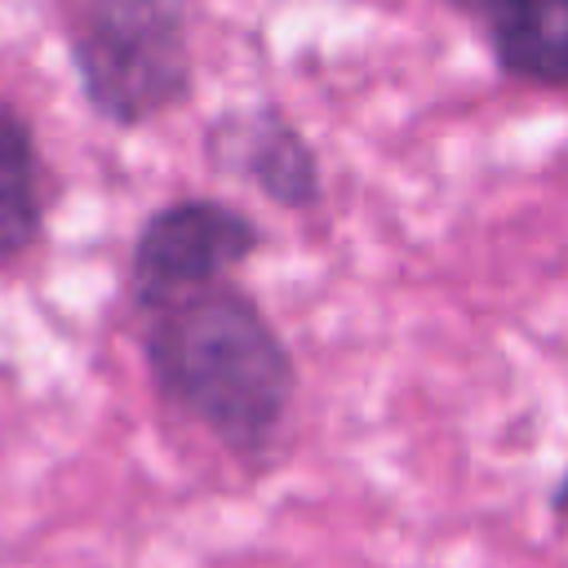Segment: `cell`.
Here are the masks:
<instances>
[{
	"instance_id": "1",
	"label": "cell",
	"mask_w": 568,
	"mask_h": 568,
	"mask_svg": "<svg viewBox=\"0 0 568 568\" xmlns=\"http://www.w3.org/2000/svg\"><path fill=\"white\" fill-rule=\"evenodd\" d=\"M138 351L155 399L231 462L262 470L280 453L302 368L244 284L217 280L138 311Z\"/></svg>"
},
{
	"instance_id": "2",
	"label": "cell",
	"mask_w": 568,
	"mask_h": 568,
	"mask_svg": "<svg viewBox=\"0 0 568 568\" xmlns=\"http://www.w3.org/2000/svg\"><path fill=\"white\" fill-rule=\"evenodd\" d=\"M67 62L84 106L111 129H146L195 89L182 0H80L67 22Z\"/></svg>"
},
{
	"instance_id": "3",
	"label": "cell",
	"mask_w": 568,
	"mask_h": 568,
	"mask_svg": "<svg viewBox=\"0 0 568 568\" xmlns=\"http://www.w3.org/2000/svg\"><path fill=\"white\" fill-rule=\"evenodd\" d=\"M262 248V226L231 200L217 195H178L155 204L129 244L124 297L138 311H151L178 293L235 280Z\"/></svg>"
},
{
	"instance_id": "4",
	"label": "cell",
	"mask_w": 568,
	"mask_h": 568,
	"mask_svg": "<svg viewBox=\"0 0 568 568\" xmlns=\"http://www.w3.org/2000/svg\"><path fill=\"white\" fill-rule=\"evenodd\" d=\"M204 151L213 169L244 178L275 209L311 213L324 200L320 155L275 102H257L209 124Z\"/></svg>"
},
{
	"instance_id": "5",
	"label": "cell",
	"mask_w": 568,
	"mask_h": 568,
	"mask_svg": "<svg viewBox=\"0 0 568 568\" xmlns=\"http://www.w3.org/2000/svg\"><path fill=\"white\" fill-rule=\"evenodd\" d=\"M479 27L506 80L568 89V0H488Z\"/></svg>"
},
{
	"instance_id": "6",
	"label": "cell",
	"mask_w": 568,
	"mask_h": 568,
	"mask_svg": "<svg viewBox=\"0 0 568 568\" xmlns=\"http://www.w3.org/2000/svg\"><path fill=\"white\" fill-rule=\"evenodd\" d=\"M31 120L0 98V266L22 262L49 226V182Z\"/></svg>"
},
{
	"instance_id": "7",
	"label": "cell",
	"mask_w": 568,
	"mask_h": 568,
	"mask_svg": "<svg viewBox=\"0 0 568 568\" xmlns=\"http://www.w3.org/2000/svg\"><path fill=\"white\" fill-rule=\"evenodd\" d=\"M546 506H550V519H555V524H568V466H564V470H559V479L550 484Z\"/></svg>"
},
{
	"instance_id": "8",
	"label": "cell",
	"mask_w": 568,
	"mask_h": 568,
	"mask_svg": "<svg viewBox=\"0 0 568 568\" xmlns=\"http://www.w3.org/2000/svg\"><path fill=\"white\" fill-rule=\"evenodd\" d=\"M448 4H453V9H462V13H466V18H475V22H479V13L488 9V0H448Z\"/></svg>"
}]
</instances>
